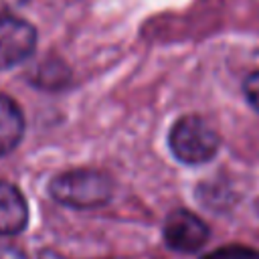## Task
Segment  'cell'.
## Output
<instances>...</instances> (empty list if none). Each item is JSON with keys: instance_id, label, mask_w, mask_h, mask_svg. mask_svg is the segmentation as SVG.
<instances>
[{"instance_id": "1", "label": "cell", "mask_w": 259, "mask_h": 259, "mask_svg": "<svg viewBox=\"0 0 259 259\" xmlns=\"http://www.w3.org/2000/svg\"><path fill=\"white\" fill-rule=\"evenodd\" d=\"M51 196L71 208H95L109 202L113 184L107 174L91 168H75L57 174L49 184Z\"/></svg>"}, {"instance_id": "2", "label": "cell", "mask_w": 259, "mask_h": 259, "mask_svg": "<svg viewBox=\"0 0 259 259\" xmlns=\"http://www.w3.org/2000/svg\"><path fill=\"white\" fill-rule=\"evenodd\" d=\"M168 144L174 158L184 164H204L219 152L214 127L198 115L180 117L170 130Z\"/></svg>"}, {"instance_id": "3", "label": "cell", "mask_w": 259, "mask_h": 259, "mask_svg": "<svg viewBox=\"0 0 259 259\" xmlns=\"http://www.w3.org/2000/svg\"><path fill=\"white\" fill-rule=\"evenodd\" d=\"M36 47V30L14 14L0 16V69H10L26 61Z\"/></svg>"}, {"instance_id": "4", "label": "cell", "mask_w": 259, "mask_h": 259, "mask_svg": "<svg viewBox=\"0 0 259 259\" xmlns=\"http://www.w3.org/2000/svg\"><path fill=\"white\" fill-rule=\"evenodd\" d=\"M208 239L206 225L190 210H174L164 223V241L170 249L180 253H192L200 249Z\"/></svg>"}, {"instance_id": "5", "label": "cell", "mask_w": 259, "mask_h": 259, "mask_svg": "<svg viewBox=\"0 0 259 259\" xmlns=\"http://www.w3.org/2000/svg\"><path fill=\"white\" fill-rule=\"evenodd\" d=\"M28 223V206L20 190L0 180V237H10L24 231Z\"/></svg>"}, {"instance_id": "6", "label": "cell", "mask_w": 259, "mask_h": 259, "mask_svg": "<svg viewBox=\"0 0 259 259\" xmlns=\"http://www.w3.org/2000/svg\"><path fill=\"white\" fill-rule=\"evenodd\" d=\"M24 134V115L16 101L0 95V156L12 152Z\"/></svg>"}, {"instance_id": "7", "label": "cell", "mask_w": 259, "mask_h": 259, "mask_svg": "<svg viewBox=\"0 0 259 259\" xmlns=\"http://www.w3.org/2000/svg\"><path fill=\"white\" fill-rule=\"evenodd\" d=\"M67 79H69V73H67V67L63 63L47 61L38 67L34 83L45 87V89H57V87H63L67 83Z\"/></svg>"}, {"instance_id": "8", "label": "cell", "mask_w": 259, "mask_h": 259, "mask_svg": "<svg viewBox=\"0 0 259 259\" xmlns=\"http://www.w3.org/2000/svg\"><path fill=\"white\" fill-rule=\"evenodd\" d=\"M202 259H259V255L245 245H227L204 255Z\"/></svg>"}, {"instance_id": "9", "label": "cell", "mask_w": 259, "mask_h": 259, "mask_svg": "<svg viewBox=\"0 0 259 259\" xmlns=\"http://www.w3.org/2000/svg\"><path fill=\"white\" fill-rule=\"evenodd\" d=\"M243 89H245V95H247L249 103L259 111V71L251 73V75L245 79Z\"/></svg>"}, {"instance_id": "10", "label": "cell", "mask_w": 259, "mask_h": 259, "mask_svg": "<svg viewBox=\"0 0 259 259\" xmlns=\"http://www.w3.org/2000/svg\"><path fill=\"white\" fill-rule=\"evenodd\" d=\"M0 259H28V257H26L24 251H20L18 247L0 243Z\"/></svg>"}, {"instance_id": "11", "label": "cell", "mask_w": 259, "mask_h": 259, "mask_svg": "<svg viewBox=\"0 0 259 259\" xmlns=\"http://www.w3.org/2000/svg\"><path fill=\"white\" fill-rule=\"evenodd\" d=\"M28 0H0V16L2 14H10L12 10L24 6Z\"/></svg>"}, {"instance_id": "12", "label": "cell", "mask_w": 259, "mask_h": 259, "mask_svg": "<svg viewBox=\"0 0 259 259\" xmlns=\"http://www.w3.org/2000/svg\"><path fill=\"white\" fill-rule=\"evenodd\" d=\"M38 259H65V257L55 253V251H51V249H45V251L38 253Z\"/></svg>"}]
</instances>
